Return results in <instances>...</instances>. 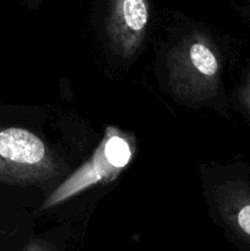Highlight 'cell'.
I'll list each match as a JSON object with an SVG mask.
<instances>
[{"mask_svg":"<svg viewBox=\"0 0 250 251\" xmlns=\"http://www.w3.org/2000/svg\"><path fill=\"white\" fill-rule=\"evenodd\" d=\"M169 83L175 95L203 100L215 92L220 77V61L205 36L183 39L168 56Z\"/></svg>","mask_w":250,"mask_h":251,"instance_id":"1","label":"cell"},{"mask_svg":"<svg viewBox=\"0 0 250 251\" xmlns=\"http://www.w3.org/2000/svg\"><path fill=\"white\" fill-rule=\"evenodd\" d=\"M130 157V147L123 137L115 135L108 137L107 141L104 140L102 146L96 152L93 158L75 176H71L60 189H58L47 201L44 207H50L93 184L118 176V173L127 164Z\"/></svg>","mask_w":250,"mask_h":251,"instance_id":"2","label":"cell"},{"mask_svg":"<svg viewBox=\"0 0 250 251\" xmlns=\"http://www.w3.org/2000/svg\"><path fill=\"white\" fill-rule=\"evenodd\" d=\"M149 24L146 0H112L107 20L110 50L122 58H130L141 46Z\"/></svg>","mask_w":250,"mask_h":251,"instance_id":"3","label":"cell"},{"mask_svg":"<svg viewBox=\"0 0 250 251\" xmlns=\"http://www.w3.org/2000/svg\"><path fill=\"white\" fill-rule=\"evenodd\" d=\"M22 251H58L54 245H51L50 243L44 242L41 239H34L31 240L26 247L22 249Z\"/></svg>","mask_w":250,"mask_h":251,"instance_id":"4","label":"cell"},{"mask_svg":"<svg viewBox=\"0 0 250 251\" xmlns=\"http://www.w3.org/2000/svg\"><path fill=\"white\" fill-rule=\"evenodd\" d=\"M2 235V226H1V223H0V237H1Z\"/></svg>","mask_w":250,"mask_h":251,"instance_id":"5","label":"cell"}]
</instances>
